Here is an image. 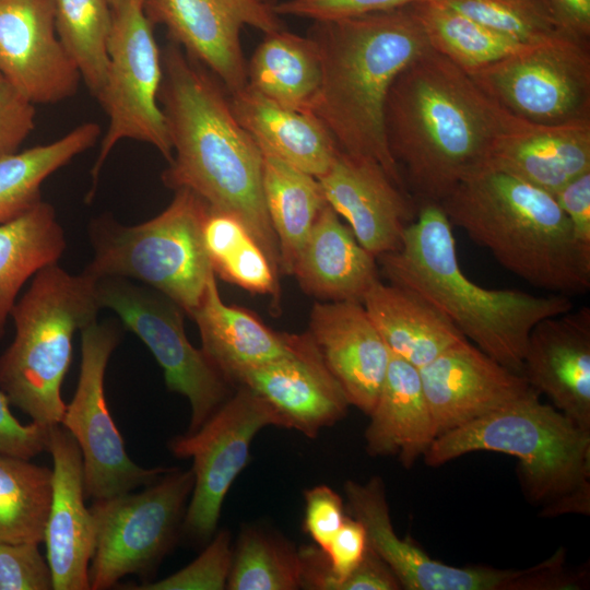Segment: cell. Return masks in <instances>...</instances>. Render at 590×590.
Segmentation results:
<instances>
[{"label":"cell","mask_w":590,"mask_h":590,"mask_svg":"<svg viewBox=\"0 0 590 590\" xmlns=\"http://www.w3.org/2000/svg\"><path fill=\"white\" fill-rule=\"evenodd\" d=\"M158 103L173 157L162 173L174 191L189 189L236 216L278 273L280 252L263 193V155L235 118L229 94L202 64L169 42L162 50Z\"/></svg>","instance_id":"cell-1"},{"label":"cell","mask_w":590,"mask_h":590,"mask_svg":"<svg viewBox=\"0 0 590 590\" xmlns=\"http://www.w3.org/2000/svg\"><path fill=\"white\" fill-rule=\"evenodd\" d=\"M508 115L468 72L432 48L399 73L386 101V138L417 208L440 204L485 165Z\"/></svg>","instance_id":"cell-2"},{"label":"cell","mask_w":590,"mask_h":590,"mask_svg":"<svg viewBox=\"0 0 590 590\" xmlns=\"http://www.w3.org/2000/svg\"><path fill=\"white\" fill-rule=\"evenodd\" d=\"M308 36L321 62V84L310 113L340 151L375 161L406 191L388 148L385 106L399 73L429 48L412 4L316 21Z\"/></svg>","instance_id":"cell-3"},{"label":"cell","mask_w":590,"mask_h":590,"mask_svg":"<svg viewBox=\"0 0 590 590\" xmlns=\"http://www.w3.org/2000/svg\"><path fill=\"white\" fill-rule=\"evenodd\" d=\"M378 258L390 283L426 299L468 341L520 375L531 329L574 308L566 295L493 290L470 280L459 264L452 225L439 204L420 205L400 248Z\"/></svg>","instance_id":"cell-4"},{"label":"cell","mask_w":590,"mask_h":590,"mask_svg":"<svg viewBox=\"0 0 590 590\" xmlns=\"http://www.w3.org/2000/svg\"><path fill=\"white\" fill-rule=\"evenodd\" d=\"M439 205L452 226L531 285L566 296L590 290V248L552 193L483 165Z\"/></svg>","instance_id":"cell-5"},{"label":"cell","mask_w":590,"mask_h":590,"mask_svg":"<svg viewBox=\"0 0 590 590\" xmlns=\"http://www.w3.org/2000/svg\"><path fill=\"white\" fill-rule=\"evenodd\" d=\"M474 451L518 458L522 489L541 517L590 515V429L536 391L438 436L424 461L439 467Z\"/></svg>","instance_id":"cell-6"},{"label":"cell","mask_w":590,"mask_h":590,"mask_svg":"<svg viewBox=\"0 0 590 590\" xmlns=\"http://www.w3.org/2000/svg\"><path fill=\"white\" fill-rule=\"evenodd\" d=\"M97 280L58 263L39 270L16 300L14 338L0 355V390L10 404L43 426L60 424L61 385L76 331L97 320Z\"/></svg>","instance_id":"cell-7"},{"label":"cell","mask_w":590,"mask_h":590,"mask_svg":"<svg viewBox=\"0 0 590 590\" xmlns=\"http://www.w3.org/2000/svg\"><path fill=\"white\" fill-rule=\"evenodd\" d=\"M208 211L202 198L181 188L165 210L143 223L123 225L110 216L96 217L88 226L94 255L83 272L97 281H138L190 316L214 272L203 241Z\"/></svg>","instance_id":"cell-8"},{"label":"cell","mask_w":590,"mask_h":590,"mask_svg":"<svg viewBox=\"0 0 590 590\" xmlns=\"http://www.w3.org/2000/svg\"><path fill=\"white\" fill-rule=\"evenodd\" d=\"M193 483L191 469L170 468L140 492L94 499L92 590L109 589L127 575L153 574L181 534Z\"/></svg>","instance_id":"cell-9"},{"label":"cell","mask_w":590,"mask_h":590,"mask_svg":"<svg viewBox=\"0 0 590 590\" xmlns=\"http://www.w3.org/2000/svg\"><path fill=\"white\" fill-rule=\"evenodd\" d=\"M153 26L145 14L144 0H122L111 9L107 75L97 99L108 117V126L91 170L88 200L94 196L105 161L122 140L150 144L168 163L172 161L167 126L158 103L162 51Z\"/></svg>","instance_id":"cell-10"},{"label":"cell","mask_w":590,"mask_h":590,"mask_svg":"<svg viewBox=\"0 0 590 590\" xmlns=\"http://www.w3.org/2000/svg\"><path fill=\"white\" fill-rule=\"evenodd\" d=\"M469 74L506 111L523 120H590L587 40L558 33Z\"/></svg>","instance_id":"cell-11"},{"label":"cell","mask_w":590,"mask_h":590,"mask_svg":"<svg viewBox=\"0 0 590 590\" xmlns=\"http://www.w3.org/2000/svg\"><path fill=\"white\" fill-rule=\"evenodd\" d=\"M96 290L101 308L115 311L151 351L168 390L188 399L187 433L199 429L231 396L229 382L188 340L186 311L163 293L129 279L104 278Z\"/></svg>","instance_id":"cell-12"},{"label":"cell","mask_w":590,"mask_h":590,"mask_svg":"<svg viewBox=\"0 0 590 590\" xmlns=\"http://www.w3.org/2000/svg\"><path fill=\"white\" fill-rule=\"evenodd\" d=\"M81 364L74 396L61 425L78 442L84 469L85 494L109 498L155 482L168 469H146L134 463L110 415L104 390L105 371L120 332L97 320L81 331Z\"/></svg>","instance_id":"cell-13"},{"label":"cell","mask_w":590,"mask_h":590,"mask_svg":"<svg viewBox=\"0 0 590 590\" xmlns=\"http://www.w3.org/2000/svg\"><path fill=\"white\" fill-rule=\"evenodd\" d=\"M269 425L280 427L274 411L239 386L199 429L169 440L175 457L193 462L194 483L181 527L191 542L204 545L215 534L226 494L249 461L251 441Z\"/></svg>","instance_id":"cell-14"},{"label":"cell","mask_w":590,"mask_h":590,"mask_svg":"<svg viewBox=\"0 0 590 590\" xmlns=\"http://www.w3.org/2000/svg\"><path fill=\"white\" fill-rule=\"evenodd\" d=\"M349 515L365 528L369 547L389 566L406 590H555L559 575L551 557L524 569L485 566L457 567L432 558L424 550L396 533L384 481H346Z\"/></svg>","instance_id":"cell-15"},{"label":"cell","mask_w":590,"mask_h":590,"mask_svg":"<svg viewBox=\"0 0 590 590\" xmlns=\"http://www.w3.org/2000/svg\"><path fill=\"white\" fill-rule=\"evenodd\" d=\"M144 11L228 94L247 85L241 28L248 25L264 34L282 28L279 15L263 0H144Z\"/></svg>","instance_id":"cell-16"},{"label":"cell","mask_w":590,"mask_h":590,"mask_svg":"<svg viewBox=\"0 0 590 590\" xmlns=\"http://www.w3.org/2000/svg\"><path fill=\"white\" fill-rule=\"evenodd\" d=\"M0 73L34 105L76 94L82 79L58 37L54 0H0Z\"/></svg>","instance_id":"cell-17"},{"label":"cell","mask_w":590,"mask_h":590,"mask_svg":"<svg viewBox=\"0 0 590 590\" xmlns=\"http://www.w3.org/2000/svg\"><path fill=\"white\" fill-rule=\"evenodd\" d=\"M418 373L437 437L535 391L522 375L467 339L418 368Z\"/></svg>","instance_id":"cell-18"},{"label":"cell","mask_w":590,"mask_h":590,"mask_svg":"<svg viewBox=\"0 0 590 590\" xmlns=\"http://www.w3.org/2000/svg\"><path fill=\"white\" fill-rule=\"evenodd\" d=\"M236 382L274 411L280 427L309 438L341 421L350 405L308 332L298 334L291 354L246 370Z\"/></svg>","instance_id":"cell-19"},{"label":"cell","mask_w":590,"mask_h":590,"mask_svg":"<svg viewBox=\"0 0 590 590\" xmlns=\"http://www.w3.org/2000/svg\"><path fill=\"white\" fill-rule=\"evenodd\" d=\"M317 179L328 204L368 252L378 258L400 248L418 208L378 163L339 151Z\"/></svg>","instance_id":"cell-20"},{"label":"cell","mask_w":590,"mask_h":590,"mask_svg":"<svg viewBox=\"0 0 590 590\" xmlns=\"http://www.w3.org/2000/svg\"><path fill=\"white\" fill-rule=\"evenodd\" d=\"M52 457V493L45 539L54 590H90L88 567L94 551V521L84 504L81 449L61 424L48 427Z\"/></svg>","instance_id":"cell-21"},{"label":"cell","mask_w":590,"mask_h":590,"mask_svg":"<svg viewBox=\"0 0 590 590\" xmlns=\"http://www.w3.org/2000/svg\"><path fill=\"white\" fill-rule=\"evenodd\" d=\"M521 374L553 406L590 429V308L539 321L528 337Z\"/></svg>","instance_id":"cell-22"},{"label":"cell","mask_w":590,"mask_h":590,"mask_svg":"<svg viewBox=\"0 0 590 590\" xmlns=\"http://www.w3.org/2000/svg\"><path fill=\"white\" fill-rule=\"evenodd\" d=\"M308 333L350 405L373 410L391 352L361 302L316 303Z\"/></svg>","instance_id":"cell-23"},{"label":"cell","mask_w":590,"mask_h":590,"mask_svg":"<svg viewBox=\"0 0 590 590\" xmlns=\"http://www.w3.org/2000/svg\"><path fill=\"white\" fill-rule=\"evenodd\" d=\"M485 165L554 194L590 172V120L543 125L509 114Z\"/></svg>","instance_id":"cell-24"},{"label":"cell","mask_w":590,"mask_h":590,"mask_svg":"<svg viewBox=\"0 0 590 590\" xmlns=\"http://www.w3.org/2000/svg\"><path fill=\"white\" fill-rule=\"evenodd\" d=\"M213 272L203 297L190 317L196 321L202 351L229 382L246 370L291 354L298 334L280 333L251 311L226 305Z\"/></svg>","instance_id":"cell-25"},{"label":"cell","mask_w":590,"mask_h":590,"mask_svg":"<svg viewBox=\"0 0 590 590\" xmlns=\"http://www.w3.org/2000/svg\"><path fill=\"white\" fill-rule=\"evenodd\" d=\"M376 257L327 204L319 214L292 273L309 295L330 302H361L379 279Z\"/></svg>","instance_id":"cell-26"},{"label":"cell","mask_w":590,"mask_h":590,"mask_svg":"<svg viewBox=\"0 0 590 590\" xmlns=\"http://www.w3.org/2000/svg\"><path fill=\"white\" fill-rule=\"evenodd\" d=\"M365 429L371 457H397L411 468L426 453L437 432L418 368L391 353L386 377Z\"/></svg>","instance_id":"cell-27"},{"label":"cell","mask_w":590,"mask_h":590,"mask_svg":"<svg viewBox=\"0 0 590 590\" xmlns=\"http://www.w3.org/2000/svg\"><path fill=\"white\" fill-rule=\"evenodd\" d=\"M229 102L237 121L261 149L316 178L340 151L315 115L283 106L248 84L229 94Z\"/></svg>","instance_id":"cell-28"},{"label":"cell","mask_w":590,"mask_h":590,"mask_svg":"<svg viewBox=\"0 0 590 590\" xmlns=\"http://www.w3.org/2000/svg\"><path fill=\"white\" fill-rule=\"evenodd\" d=\"M362 304L390 352L416 368L465 339L437 308L403 286L378 280Z\"/></svg>","instance_id":"cell-29"},{"label":"cell","mask_w":590,"mask_h":590,"mask_svg":"<svg viewBox=\"0 0 590 590\" xmlns=\"http://www.w3.org/2000/svg\"><path fill=\"white\" fill-rule=\"evenodd\" d=\"M66 248L64 231L46 201L0 224V340L24 284L43 268L58 263Z\"/></svg>","instance_id":"cell-30"},{"label":"cell","mask_w":590,"mask_h":590,"mask_svg":"<svg viewBox=\"0 0 590 590\" xmlns=\"http://www.w3.org/2000/svg\"><path fill=\"white\" fill-rule=\"evenodd\" d=\"M247 84L283 106L310 113L321 84L315 42L283 28L264 34L247 62Z\"/></svg>","instance_id":"cell-31"},{"label":"cell","mask_w":590,"mask_h":590,"mask_svg":"<svg viewBox=\"0 0 590 590\" xmlns=\"http://www.w3.org/2000/svg\"><path fill=\"white\" fill-rule=\"evenodd\" d=\"M261 151L263 193L278 239L280 270L291 274L303 246L328 202L315 176L292 166L264 149Z\"/></svg>","instance_id":"cell-32"},{"label":"cell","mask_w":590,"mask_h":590,"mask_svg":"<svg viewBox=\"0 0 590 590\" xmlns=\"http://www.w3.org/2000/svg\"><path fill=\"white\" fill-rule=\"evenodd\" d=\"M101 127L83 122L52 142L0 157V224L10 222L42 201V185L75 156L93 148Z\"/></svg>","instance_id":"cell-33"},{"label":"cell","mask_w":590,"mask_h":590,"mask_svg":"<svg viewBox=\"0 0 590 590\" xmlns=\"http://www.w3.org/2000/svg\"><path fill=\"white\" fill-rule=\"evenodd\" d=\"M429 48L471 73L506 58L526 44L432 1L412 4Z\"/></svg>","instance_id":"cell-34"},{"label":"cell","mask_w":590,"mask_h":590,"mask_svg":"<svg viewBox=\"0 0 590 590\" xmlns=\"http://www.w3.org/2000/svg\"><path fill=\"white\" fill-rule=\"evenodd\" d=\"M52 469L0 452V543H42L50 508Z\"/></svg>","instance_id":"cell-35"},{"label":"cell","mask_w":590,"mask_h":590,"mask_svg":"<svg viewBox=\"0 0 590 590\" xmlns=\"http://www.w3.org/2000/svg\"><path fill=\"white\" fill-rule=\"evenodd\" d=\"M203 241L213 271L223 280L278 299V273L246 226L234 215L209 206Z\"/></svg>","instance_id":"cell-36"},{"label":"cell","mask_w":590,"mask_h":590,"mask_svg":"<svg viewBox=\"0 0 590 590\" xmlns=\"http://www.w3.org/2000/svg\"><path fill=\"white\" fill-rule=\"evenodd\" d=\"M54 7L58 37L98 99L107 75L111 7L108 0H54Z\"/></svg>","instance_id":"cell-37"},{"label":"cell","mask_w":590,"mask_h":590,"mask_svg":"<svg viewBox=\"0 0 590 590\" xmlns=\"http://www.w3.org/2000/svg\"><path fill=\"white\" fill-rule=\"evenodd\" d=\"M302 588L299 552L260 526H245L233 548L226 589L297 590Z\"/></svg>","instance_id":"cell-38"},{"label":"cell","mask_w":590,"mask_h":590,"mask_svg":"<svg viewBox=\"0 0 590 590\" xmlns=\"http://www.w3.org/2000/svg\"><path fill=\"white\" fill-rule=\"evenodd\" d=\"M427 1L456 10L524 44L535 43L558 33H564L547 0Z\"/></svg>","instance_id":"cell-39"},{"label":"cell","mask_w":590,"mask_h":590,"mask_svg":"<svg viewBox=\"0 0 590 590\" xmlns=\"http://www.w3.org/2000/svg\"><path fill=\"white\" fill-rule=\"evenodd\" d=\"M233 548L227 530L215 533L189 565L157 580L145 581L135 590H222L226 589Z\"/></svg>","instance_id":"cell-40"},{"label":"cell","mask_w":590,"mask_h":590,"mask_svg":"<svg viewBox=\"0 0 590 590\" xmlns=\"http://www.w3.org/2000/svg\"><path fill=\"white\" fill-rule=\"evenodd\" d=\"M38 543H0V590H51L52 574Z\"/></svg>","instance_id":"cell-41"},{"label":"cell","mask_w":590,"mask_h":590,"mask_svg":"<svg viewBox=\"0 0 590 590\" xmlns=\"http://www.w3.org/2000/svg\"><path fill=\"white\" fill-rule=\"evenodd\" d=\"M427 0H287L272 5L278 15L328 21L391 10Z\"/></svg>","instance_id":"cell-42"},{"label":"cell","mask_w":590,"mask_h":590,"mask_svg":"<svg viewBox=\"0 0 590 590\" xmlns=\"http://www.w3.org/2000/svg\"><path fill=\"white\" fill-rule=\"evenodd\" d=\"M303 529L316 546L324 551L341 528L346 515L341 496L327 485L304 492Z\"/></svg>","instance_id":"cell-43"},{"label":"cell","mask_w":590,"mask_h":590,"mask_svg":"<svg viewBox=\"0 0 590 590\" xmlns=\"http://www.w3.org/2000/svg\"><path fill=\"white\" fill-rule=\"evenodd\" d=\"M35 105L0 73V157L14 153L35 128Z\"/></svg>","instance_id":"cell-44"},{"label":"cell","mask_w":590,"mask_h":590,"mask_svg":"<svg viewBox=\"0 0 590 590\" xmlns=\"http://www.w3.org/2000/svg\"><path fill=\"white\" fill-rule=\"evenodd\" d=\"M8 397L0 390V452L32 459L47 450L48 427L22 424L11 412Z\"/></svg>","instance_id":"cell-45"},{"label":"cell","mask_w":590,"mask_h":590,"mask_svg":"<svg viewBox=\"0 0 590 590\" xmlns=\"http://www.w3.org/2000/svg\"><path fill=\"white\" fill-rule=\"evenodd\" d=\"M553 196L568 217L576 239L590 248V172L574 178Z\"/></svg>","instance_id":"cell-46"},{"label":"cell","mask_w":590,"mask_h":590,"mask_svg":"<svg viewBox=\"0 0 590 590\" xmlns=\"http://www.w3.org/2000/svg\"><path fill=\"white\" fill-rule=\"evenodd\" d=\"M401 585L389 566L369 547L359 565L339 590H399Z\"/></svg>","instance_id":"cell-47"},{"label":"cell","mask_w":590,"mask_h":590,"mask_svg":"<svg viewBox=\"0 0 590 590\" xmlns=\"http://www.w3.org/2000/svg\"><path fill=\"white\" fill-rule=\"evenodd\" d=\"M562 31L589 42L590 0H547Z\"/></svg>","instance_id":"cell-48"},{"label":"cell","mask_w":590,"mask_h":590,"mask_svg":"<svg viewBox=\"0 0 590 590\" xmlns=\"http://www.w3.org/2000/svg\"><path fill=\"white\" fill-rule=\"evenodd\" d=\"M122 0H108L111 9L117 7Z\"/></svg>","instance_id":"cell-49"},{"label":"cell","mask_w":590,"mask_h":590,"mask_svg":"<svg viewBox=\"0 0 590 590\" xmlns=\"http://www.w3.org/2000/svg\"><path fill=\"white\" fill-rule=\"evenodd\" d=\"M264 1V0H263Z\"/></svg>","instance_id":"cell-50"}]
</instances>
